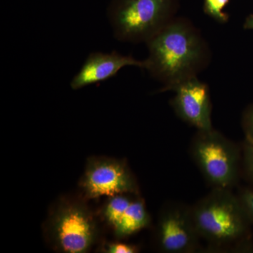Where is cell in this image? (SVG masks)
Segmentation results:
<instances>
[{"instance_id": "1", "label": "cell", "mask_w": 253, "mask_h": 253, "mask_svg": "<svg viewBox=\"0 0 253 253\" xmlns=\"http://www.w3.org/2000/svg\"><path fill=\"white\" fill-rule=\"evenodd\" d=\"M148 42L149 57L145 61V68L167 83L166 89L193 77L202 50L199 38L187 26L168 25Z\"/></svg>"}, {"instance_id": "2", "label": "cell", "mask_w": 253, "mask_h": 253, "mask_svg": "<svg viewBox=\"0 0 253 253\" xmlns=\"http://www.w3.org/2000/svg\"><path fill=\"white\" fill-rule=\"evenodd\" d=\"M200 237L216 249H229L248 231L249 216L229 189H215L191 208Z\"/></svg>"}, {"instance_id": "3", "label": "cell", "mask_w": 253, "mask_h": 253, "mask_svg": "<svg viewBox=\"0 0 253 253\" xmlns=\"http://www.w3.org/2000/svg\"><path fill=\"white\" fill-rule=\"evenodd\" d=\"M44 234L53 249L65 253L89 252L99 237L94 214L82 200H60L49 213Z\"/></svg>"}, {"instance_id": "4", "label": "cell", "mask_w": 253, "mask_h": 253, "mask_svg": "<svg viewBox=\"0 0 253 253\" xmlns=\"http://www.w3.org/2000/svg\"><path fill=\"white\" fill-rule=\"evenodd\" d=\"M172 0H113L108 9L114 36L123 41H149L161 28Z\"/></svg>"}, {"instance_id": "5", "label": "cell", "mask_w": 253, "mask_h": 253, "mask_svg": "<svg viewBox=\"0 0 253 253\" xmlns=\"http://www.w3.org/2000/svg\"><path fill=\"white\" fill-rule=\"evenodd\" d=\"M191 154L206 179L216 189H229L236 183L239 152L235 145L213 129L199 130Z\"/></svg>"}, {"instance_id": "6", "label": "cell", "mask_w": 253, "mask_h": 253, "mask_svg": "<svg viewBox=\"0 0 253 253\" xmlns=\"http://www.w3.org/2000/svg\"><path fill=\"white\" fill-rule=\"evenodd\" d=\"M79 186L84 199L88 200L138 194L137 184L126 163L104 156L88 160Z\"/></svg>"}, {"instance_id": "7", "label": "cell", "mask_w": 253, "mask_h": 253, "mask_svg": "<svg viewBox=\"0 0 253 253\" xmlns=\"http://www.w3.org/2000/svg\"><path fill=\"white\" fill-rule=\"evenodd\" d=\"M200 239L191 208L172 204L163 210L157 228L158 246L161 251L167 253L195 252L199 247Z\"/></svg>"}, {"instance_id": "8", "label": "cell", "mask_w": 253, "mask_h": 253, "mask_svg": "<svg viewBox=\"0 0 253 253\" xmlns=\"http://www.w3.org/2000/svg\"><path fill=\"white\" fill-rule=\"evenodd\" d=\"M172 89L176 93L172 106L181 119L199 130L212 129L209 91L206 84L193 76L178 83Z\"/></svg>"}, {"instance_id": "9", "label": "cell", "mask_w": 253, "mask_h": 253, "mask_svg": "<svg viewBox=\"0 0 253 253\" xmlns=\"http://www.w3.org/2000/svg\"><path fill=\"white\" fill-rule=\"evenodd\" d=\"M128 66L145 68V61H139L131 56H123L116 51L91 53L79 72L71 82V87L78 90L100 82L114 77L123 68Z\"/></svg>"}, {"instance_id": "10", "label": "cell", "mask_w": 253, "mask_h": 253, "mask_svg": "<svg viewBox=\"0 0 253 253\" xmlns=\"http://www.w3.org/2000/svg\"><path fill=\"white\" fill-rule=\"evenodd\" d=\"M150 217L141 199L132 201L121 221L113 229L118 238L131 235L149 225Z\"/></svg>"}, {"instance_id": "11", "label": "cell", "mask_w": 253, "mask_h": 253, "mask_svg": "<svg viewBox=\"0 0 253 253\" xmlns=\"http://www.w3.org/2000/svg\"><path fill=\"white\" fill-rule=\"evenodd\" d=\"M132 201L126 194L109 197L102 210V217L108 225L114 229Z\"/></svg>"}, {"instance_id": "12", "label": "cell", "mask_w": 253, "mask_h": 253, "mask_svg": "<svg viewBox=\"0 0 253 253\" xmlns=\"http://www.w3.org/2000/svg\"><path fill=\"white\" fill-rule=\"evenodd\" d=\"M230 0H205L204 11L206 14L221 23L229 20V15L224 12V7Z\"/></svg>"}, {"instance_id": "13", "label": "cell", "mask_w": 253, "mask_h": 253, "mask_svg": "<svg viewBox=\"0 0 253 253\" xmlns=\"http://www.w3.org/2000/svg\"><path fill=\"white\" fill-rule=\"evenodd\" d=\"M102 251L103 252L106 253H136L139 252V249L134 245L118 242V241L105 244Z\"/></svg>"}, {"instance_id": "14", "label": "cell", "mask_w": 253, "mask_h": 253, "mask_svg": "<svg viewBox=\"0 0 253 253\" xmlns=\"http://www.w3.org/2000/svg\"><path fill=\"white\" fill-rule=\"evenodd\" d=\"M245 166L253 180V142L246 139L244 146Z\"/></svg>"}, {"instance_id": "15", "label": "cell", "mask_w": 253, "mask_h": 253, "mask_svg": "<svg viewBox=\"0 0 253 253\" xmlns=\"http://www.w3.org/2000/svg\"><path fill=\"white\" fill-rule=\"evenodd\" d=\"M239 199L248 216L253 218V191L245 190Z\"/></svg>"}, {"instance_id": "16", "label": "cell", "mask_w": 253, "mask_h": 253, "mask_svg": "<svg viewBox=\"0 0 253 253\" xmlns=\"http://www.w3.org/2000/svg\"><path fill=\"white\" fill-rule=\"evenodd\" d=\"M244 123L246 139L253 142V107L248 110L245 115Z\"/></svg>"}, {"instance_id": "17", "label": "cell", "mask_w": 253, "mask_h": 253, "mask_svg": "<svg viewBox=\"0 0 253 253\" xmlns=\"http://www.w3.org/2000/svg\"><path fill=\"white\" fill-rule=\"evenodd\" d=\"M244 28L246 29H253V15H251L247 18L245 23Z\"/></svg>"}]
</instances>
